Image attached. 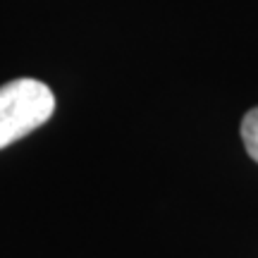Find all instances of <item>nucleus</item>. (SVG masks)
Masks as SVG:
<instances>
[{
    "label": "nucleus",
    "instance_id": "f257e3e1",
    "mask_svg": "<svg viewBox=\"0 0 258 258\" xmlns=\"http://www.w3.org/2000/svg\"><path fill=\"white\" fill-rule=\"evenodd\" d=\"M55 112V96L38 79H15L0 86V148H8Z\"/></svg>",
    "mask_w": 258,
    "mask_h": 258
},
{
    "label": "nucleus",
    "instance_id": "f03ea898",
    "mask_svg": "<svg viewBox=\"0 0 258 258\" xmlns=\"http://www.w3.org/2000/svg\"><path fill=\"white\" fill-rule=\"evenodd\" d=\"M241 141L244 148L253 160L258 163V108L249 110L241 120Z\"/></svg>",
    "mask_w": 258,
    "mask_h": 258
}]
</instances>
